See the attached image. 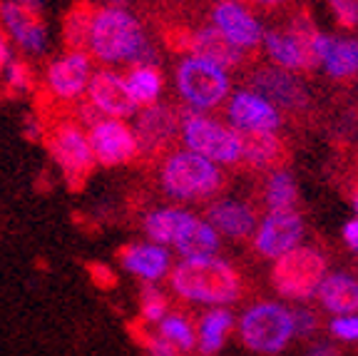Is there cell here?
<instances>
[{
  "mask_svg": "<svg viewBox=\"0 0 358 356\" xmlns=\"http://www.w3.org/2000/svg\"><path fill=\"white\" fill-rule=\"evenodd\" d=\"M92 60L105 65H157V50L127 8L97 6L87 38Z\"/></svg>",
  "mask_w": 358,
  "mask_h": 356,
  "instance_id": "1",
  "label": "cell"
},
{
  "mask_svg": "<svg viewBox=\"0 0 358 356\" xmlns=\"http://www.w3.org/2000/svg\"><path fill=\"white\" fill-rule=\"evenodd\" d=\"M169 292L177 299L204 306H229L244 294L239 269L222 256H192L179 259L167 277Z\"/></svg>",
  "mask_w": 358,
  "mask_h": 356,
  "instance_id": "2",
  "label": "cell"
},
{
  "mask_svg": "<svg viewBox=\"0 0 358 356\" xmlns=\"http://www.w3.org/2000/svg\"><path fill=\"white\" fill-rule=\"evenodd\" d=\"M157 182L169 200L209 202L227 187V172L187 147H172L157 160Z\"/></svg>",
  "mask_w": 358,
  "mask_h": 356,
  "instance_id": "3",
  "label": "cell"
},
{
  "mask_svg": "<svg viewBox=\"0 0 358 356\" xmlns=\"http://www.w3.org/2000/svg\"><path fill=\"white\" fill-rule=\"evenodd\" d=\"M43 145L57 165L67 187L73 192H80L97 167L92 147H90L87 130L67 112V115H60L55 120H45Z\"/></svg>",
  "mask_w": 358,
  "mask_h": 356,
  "instance_id": "4",
  "label": "cell"
},
{
  "mask_svg": "<svg viewBox=\"0 0 358 356\" xmlns=\"http://www.w3.org/2000/svg\"><path fill=\"white\" fill-rule=\"evenodd\" d=\"M179 135L187 150L217 162L219 167H239L241 135L229 125L219 123L212 115L194 107H177Z\"/></svg>",
  "mask_w": 358,
  "mask_h": 356,
  "instance_id": "5",
  "label": "cell"
},
{
  "mask_svg": "<svg viewBox=\"0 0 358 356\" xmlns=\"http://www.w3.org/2000/svg\"><path fill=\"white\" fill-rule=\"evenodd\" d=\"M239 339L254 354H281L296 336L294 309L281 301H257L236 319Z\"/></svg>",
  "mask_w": 358,
  "mask_h": 356,
  "instance_id": "6",
  "label": "cell"
},
{
  "mask_svg": "<svg viewBox=\"0 0 358 356\" xmlns=\"http://www.w3.org/2000/svg\"><path fill=\"white\" fill-rule=\"evenodd\" d=\"M316 35L319 28L306 11L291 15L286 28H271L264 33V53L271 65L289 73H313L321 65L316 55Z\"/></svg>",
  "mask_w": 358,
  "mask_h": 356,
  "instance_id": "7",
  "label": "cell"
},
{
  "mask_svg": "<svg viewBox=\"0 0 358 356\" xmlns=\"http://www.w3.org/2000/svg\"><path fill=\"white\" fill-rule=\"evenodd\" d=\"M329 274V256L313 245H301L274 259L271 267V287L279 296L289 301L316 299L321 279Z\"/></svg>",
  "mask_w": 358,
  "mask_h": 356,
  "instance_id": "8",
  "label": "cell"
},
{
  "mask_svg": "<svg viewBox=\"0 0 358 356\" xmlns=\"http://www.w3.org/2000/svg\"><path fill=\"white\" fill-rule=\"evenodd\" d=\"M174 83L185 105L201 112L222 107L231 95L229 70L194 55H179L174 67Z\"/></svg>",
  "mask_w": 358,
  "mask_h": 356,
  "instance_id": "9",
  "label": "cell"
},
{
  "mask_svg": "<svg viewBox=\"0 0 358 356\" xmlns=\"http://www.w3.org/2000/svg\"><path fill=\"white\" fill-rule=\"evenodd\" d=\"M167 45L179 55H194L201 60L214 62L224 70H239L252 60L249 53L236 48L234 43L224 38L214 25H199V28H177L167 33Z\"/></svg>",
  "mask_w": 358,
  "mask_h": 356,
  "instance_id": "10",
  "label": "cell"
},
{
  "mask_svg": "<svg viewBox=\"0 0 358 356\" xmlns=\"http://www.w3.org/2000/svg\"><path fill=\"white\" fill-rule=\"evenodd\" d=\"M92 57L85 50H65L45 65L43 95L57 105H75L92 80Z\"/></svg>",
  "mask_w": 358,
  "mask_h": 356,
  "instance_id": "11",
  "label": "cell"
},
{
  "mask_svg": "<svg viewBox=\"0 0 358 356\" xmlns=\"http://www.w3.org/2000/svg\"><path fill=\"white\" fill-rule=\"evenodd\" d=\"M87 137L97 167H124V165L140 160L137 135H134V128H129L124 120L102 117L100 123L87 128Z\"/></svg>",
  "mask_w": 358,
  "mask_h": 356,
  "instance_id": "12",
  "label": "cell"
},
{
  "mask_svg": "<svg viewBox=\"0 0 358 356\" xmlns=\"http://www.w3.org/2000/svg\"><path fill=\"white\" fill-rule=\"evenodd\" d=\"M246 83L259 95H264L271 105L279 107L281 112L299 117L311 107V95H308L306 85L296 78V73L281 70L276 65H259L257 70L249 73Z\"/></svg>",
  "mask_w": 358,
  "mask_h": 356,
  "instance_id": "13",
  "label": "cell"
},
{
  "mask_svg": "<svg viewBox=\"0 0 358 356\" xmlns=\"http://www.w3.org/2000/svg\"><path fill=\"white\" fill-rule=\"evenodd\" d=\"M306 222L296 210L266 212L252 234L254 252L264 259H279L286 252L303 245Z\"/></svg>",
  "mask_w": 358,
  "mask_h": 356,
  "instance_id": "14",
  "label": "cell"
},
{
  "mask_svg": "<svg viewBox=\"0 0 358 356\" xmlns=\"http://www.w3.org/2000/svg\"><path fill=\"white\" fill-rule=\"evenodd\" d=\"M134 135L140 142V160H159L164 152L174 147L179 137V112L172 105L142 107L134 115Z\"/></svg>",
  "mask_w": 358,
  "mask_h": 356,
  "instance_id": "15",
  "label": "cell"
},
{
  "mask_svg": "<svg viewBox=\"0 0 358 356\" xmlns=\"http://www.w3.org/2000/svg\"><path fill=\"white\" fill-rule=\"evenodd\" d=\"M209 20L224 38L249 55L262 48L264 28L244 0H214L209 8Z\"/></svg>",
  "mask_w": 358,
  "mask_h": 356,
  "instance_id": "16",
  "label": "cell"
},
{
  "mask_svg": "<svg viewBox=\"0 0 358 356\" xmlns=\"http://www.w3.org/2000/svg\"><path fill=\"white\" fill-rule=\"evenodd\" d=\"M281 123L279 107L252 88L236 90L227 100V125L236 132H279Z\"/></svg>",
  "mask_w": 358,
  "mask_h": 356,
  "instance_id": "17",
  "label": "cell"
},
{
  "mask_svg": "<svg viewBox=\"0 0 358 356\" xmlns=\"http://www.w3.org/2000/svg\"><path fill=\"white\" fill-rule=\"evenodd\" d=\"M0 25L17 50L40 57L48 48V22L45 13L30 11L17 0H0Z\"/></svg>",
  "mask_w": 358,
  "mask_h": 356,
  "instance_id": "18",
  "label": "cell"
},
{
  "mask_svg": "<svg viewBox=\"0 0 358 356\" xmlns=\"http://www.w3.org/2000/svg\"><path fill=\"white\" fill-rule=\"evenodd\" d=\"M92 105L102 112V117H115V120H127L140 112V107L134 105V100L129 97L124 78L110 67H100L92 73V80L87 85L85 93Z\"/></svg>",
  "mask_w": 358,
  "mask_h": 356,
  "instance_id": "19",
  "label": "cell"
},
{
  "mask_svg": "<svg viewBox=\"0 0 358 356\" xmlns=\"http://www.w3.org/2000/svg\"><path fill=\"white\" fill-rule=\"evenodd\" d=\"M204 219L217 229L219 237L241 242V240H249L257 232L259 212L252 202L234 200V197H219V200L207 205Z\"/></svg>",
  "mask_w": 358,
  "mask_h": 356,
  "instance_id": "20",
  "label": "cell"
},
{
  "mask_svg": "<svg viewBox=\"0 0 358 356\" xmlns=\"http://www.w3.org/2000/svg\"><path fill=\"white\" fill-rule=\"evenodd\" d=\"M117 259L124 272L137 277L142 284H159L172 272V252L155 242H129L120 247Z\"/></svg>",
  "mask_w": 358,
  "mask_h": 356,
  "instance_id": "21",
  "label": "cell"
},
{
  "mask_svg": "<svg viewBox=\"0 0 358 356\" xmlns=\"http://www.w3.org/2000/svg\"><path fill=\"white\" fill-rule=\"evenodd\" d=\"M241 162L239 167L252 174H266L279 170L289 160V147L279 132H239Z\"/></svg>",
  "mask_w": 358,
  "mask_h": 356,
  "instance_id": "22",
  "label": "cell"
},
{
  "mask_svg": "<svg viewBox=\"0 0 358 356\" xmlns=\"http://www.w3.org/2000/svg\"><path fill=\"white\" fill-rule=\"evenodd\" d=\"M316 55L326 73L334 80H353L358 75V40L336 38L319 30L316 35Z\"/></svg>",
  "mask_w": 358,
  "mask_h": 356,
  "instance_id": "23",
  "label": "cell"
},
{
  "mask_svg": "<svg viewBox=\"0 0 358 356\" xmlns=\"http://www.w3.org/2000/svg\"><path fill=\"white\" fill-rule=\"evenodd\" d=\"M316 299L334 317L358 314V279L348 272H329L321 279Z\"/></svg>",
  "mask_w": 358,
  "mask_h": 356,
  "instance_id": "24",
  "label": "cell"
},
{
  "mask_svg": "<svg viewBox=\"0 0 358 356\" xmlns=\"http://www.w3.org/2000/svg\"><path fill=\"white\" fill-rule=\"evenodd\" d=\"M236 329V317L229 306H209L196 322V346L201 356L219 354L229 334Z\"/></svg>",
  "mask_w": 358,
  "mask_h": 356,
  "instance_id": "25",
  "label": "cell"
},
{
  "mask_svg": "<svg viewBox=\"0 0 358 356\" xmlns=\"http://www.w3.org/2000/svg\"><path fill=\"white\" fill-rule=\"evenodd\" d=\"M172 247L182 254V259L212 256L219 252V232L204 217H196L189 212V217L185 219Z\"/></svg>",
  "mask_w": 358,
  "mask_h": 356,
  "instance_id": "26",
  "label": "cell"
},
{
  "mask_svg": "<svg viewBox=\"0 0 358 356\" xmlns=\"http://www.w3.org/2000/svg\"><path fill=\"white\" fill-rule=\"evenodd\" d=\"M262 205L266 212H281V210H296L299 205V187L294 174L286 167L271 170L262 174Z\"/></svg>",
  "mask_w": 358,
  "mask_h": 356,
  "instance_id": "27",
  "label": "cell"
},
{
  "mask_svg": "<svg viewBox=\"0 0 358 356\" xmlns=\"http://www.w3.org/2000/svg\"><path fill=\"white\" fill-rule=\"evenodd\" d=\"M122 78L129 97L140 110L159 102V95L164 90V73L159 70V65H129Z\"/></svg>",
  "mask_w": 358,
  "mask_h": 356,
  "instance_id": "28",
  "label": "cell"
},
{
  "mask_svg": "<svg viewBox=\"0 0 358 356\" xmlns=\"http://www.w3.org/2000/svg\"><path fill=\"white\" fill-rule=\"evenodd\" d=\"M187 217H189V210H182V207H155L142 214V232L155 245L172 247Z\"/></svg>",
  "mask_w": 358,
  "mask_h": 356,
  "instance_id": "29",
  "label": "cell"
},
{
  "mask_svg": "<svg viewBox=\"0 0 358 356\" xmlns=\"http://www.w3.org/2000/svg\"><path fill=\"white\" fill-rule=\"evenodd\" d=\"M95 11H97L95 0H75L73 8L62 15V43H65V50L87 53L90 25H92Z\"/></svg>",
  "mask_w": 358,
  "mask_h": 356,
  "instance_id": "30",
  "label": "cell"
},
{
  "mask_svg": "<svg viewBox=\"0 0 358 356\" xmlns=\"http://www.w3.org/2000/svg\"><path fill=\"white\" fill-rule=\"evenodd\" d=\"M157 334L164 341H169L179 354H189L196 349V324L192 322L187 312L169 309L167 317L157 324Z\"/></svg>",
  "mask_w": 358,
  "mask_h": 356,
  "instance_id": "31",
  "label": "cell"
},
{
  "mask_svg": "<svg viewBox=\"0 0 358 356\" xmlns=\"http://www.w3.org/2000/svg\"><path fill=\"white\" fill-rule=\"evenodd\" d=\"M35 88H38V80H35L33 65L22 57H13L0 75V95L3 97H20L25 93H33Z\"/></svg>",
  "mask_w": 358,
  "mask_h": 356,
  "instance_id": "32",
  "label": "cell"
},
{
  "mask_svg": "<svg viewBox=\"0 0 358 356\" xmlns=\"http://www.w3.org/2000/svg\"><path fill=\"white\" fill-rule=\"evenodd\" d=\"M169 312V296L159 289V284H145L140 289V322L159 324Z\"/></svg>",
  "mask_w": 358,
  "mask_h": 356,
  "instance_id": "33",
  "label": "cell"
},
{
  "mask_svg": "<svg viewBox=\"0 0 358 356\" xmlns=\"http://www.w3.org/2000/svg\"><path fill=\"white\" fill-rule=\"evenodd\" d=\"M129 334H132L134 341L145 349L147 356H179V351L174 349L169 341H164L162 336L157 334V329L152 331L150 324L140 322V319L134 324H129Z\"/></svg>",
  "mask_w": 358,
  "mask_h": 356,
  "instance_id": "34",
  "label": "cell"
},
{
  "mask_svg": "<svg viewBox=\"0 0 358 356\" xmlns=\"http://www.w3.org/2000/svg\"><path fill=\"white\" fill-rule=\"evenodd\" d=\"M334 13L336 22L346 30L358 28V0H326Z\"/></svg>",
  "mask_w": 358,
  "mask_h": 356,
  "instance_id": "35",
  "label": "cell"
},
{
  "mask_svg": "<svg viewBox=\"0 0 358 356\" xmlns=\"http://www.w3.org/2000/svg\"><path fill=\"white\" fill-rule=\"evenodd\" d=\"M294 324H296V336H301V339H313L321 331L319 314L313 312V309H308V306L294 309Z\"/></svg>",
  "mask_w": 358,
  "mask_h": 356,
  "instance_id": "36",
  "label": "cell"
},
{
  "mask_svg": "<svg viewBox=\"0 0 358 356\" xmlns=\"http://www.w3.org/2000/svg\"><path fill=\"white\" fill-rule=\"evenodd\" d=\"M329 331L334 339L338 341H358V314H343V317H334L329 324Z\"/></svg>",
  "mask_w": 358,
  "mask_h": 356,
  "instance_id": "37",
  "label": "cell"
},
{
  "mask_svg": "<svg viewBox=\"0 0 358 356\" xmlns=\"http://www.w3.org/2000/svg\"><path fill=\"white\" fill-rule=\"evenodd\" d=\"M90 274H92V282H95L100 289H112V287H115V274H112L105 264H92Z\"/></svg>",
  "mask_w": 358,
  "mask_h": 356,
  "instance_id": "38",
  "label": "cell"
},
{
  "mask_svg": "<svg viewBox=\"0 0 358 356\" xmlns=\"http://www.w3.org/2000/svg\"><path fill=\"white\" fill-rule=\"evenodd\" d=\"M341 240L353 254H358V219L356 217L348 219V222L341 227Z\"/></svg>",
  "mask_w": 358,
  "mask_h": 356,
  "instance_id": "39",
  "label": "cell"
},
{
  "mask_svg": "<svg viewBox=\"0 0 358 356\" xmlns=\"http://www.w3.org/2000/svg\"><path fill=\"white\" fill-rule=\"evenodd\" d=\"M15 57V53H13V43L10 38H8V33L3 30V25H0V75H3V70L8 67V62Z\"/></svg>",
  "mask_w": 358,
  "mask_h": 356,
  "instance_id": "40",
  "label": "cell"
},
{
  "mask_svg": "<svg viewBox=\"0 0 358 356\" xmlns=\"http://www.w3.org/2000/svg\"><path fill=\"white\" fill-rule=\"evenodd\" d=\"M249 8H257V11H264V13H274V11H281L291 3V0H244Z\"/></svg>",
  "mask_w": 358,
  "mask_h": 356,
  "instance_id": "41",
  "label": "cell"
},
{
  "mask_svg": "<svg viewBox=\"0 0 358 356\" xmlns=\"http://www.w3.org/2000/svg\"><path fill=\"white\" fill-rule=\"evenodd\" d=\"M306 356H338V346L331 344V341H316V344L308 349Z\"/></svg>",
  "mask_w": 358,
  "mask_h": 356,
  "instance_id": "42",
  "label": "cell"
},
{
  "mask_svg": "<svg viewBox=\"0 0 358 356\" xmlns=\"http://www.w3.org/2000/svg\"><path fill=\"white\" fill-rule=\"evenodd\" d=\"M17 3H20V6H25V8H30V11H38V13L45 11L43 0H17Z\"/></svg>",
  "mask_w": 358,
  "mask_h": 356,
  "instance_id": "43",
  "label": "cell"
},
{
  "mask_svg": "<svg viewBox=\"0 0 358 356\" xmlns=\"http://www.w3.org/2000/svg\"><path fill=\"white\" fill-rule=\"evenodd\" d=\"M129 0H100V6H110V8H127Z\"/></svg>",
  "mask_w": 358,
  "mask_h": 356,
  "instance_id": "44",
  "label": "cell"
},
{
  "mask_svg": "<svg viewBox=\"0 0 358 356\" xmlns=\"http://www.w3.org/2000/svg\"><path fill=\"white\" fill-rule=\"evenodd\" d=\"M353 212H356V214H353V217H356L358 219V189H356V192H353Z\"/></svg>",
  "mask_w": 358,
  "mask_h": 356,
  "instance_id": "45",
  "label": "cell"
}]
</instances>
